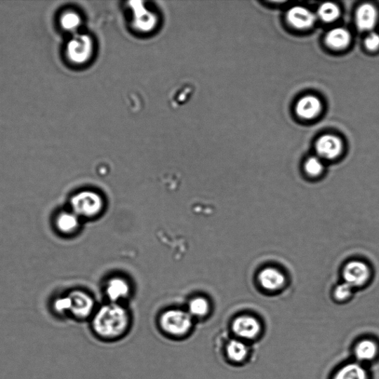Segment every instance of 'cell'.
Instances as JSON below:
<instances>
[{"instance_id":"obj_1","label":"cell","mask_w":379,"mask_h":379,"mask_svg":"<svg viewBox=\"0 0 379 379\" xmlns=\"http://www.w3.org/2000/svg\"><path fill=\"white\" fill-rule=\"evenodd\" d=\"M129 319L126 310L115 304L100 308L93 321V326L98 335L104 338H116L127 329Z\"/></svg>"},{"instance_id":"obj_2","label":"cell","mask_w":379,"mask_h":379,"mask_svg":"<svg viewBox=\"0 0 379 379\" xmlns=\"http://www.w3.org/2000/svg\"><path fill=\"white\" fill-rule=\"evenodd\" d=\"M93 49V42L89 36L75 34L66 44L65 58L74 65H82L91 59Z\"/></svg>"},{"instance_id":"obj_3","label":"cell","mask_w":379,"mask_h":379,"mask_svg":"<svg viewBox=\"0 0 379 379\" xmlns=\"http://www.w3.org/2000/svg\"><path fill=\"white\" fill-rule=\"evenodd\" d=\"M72 211L79 218H92L103 208V200L100 194L91 191L80 192L71 199Z\"/></svg>"},{"instance_id":"obj_4","label":"cell","mask_w":379,"mask_h":379,"mask_svg":"<svg viewBox=\"0 0 379 379\" xmlns=\"http://www.w3.org/2000/svg\"><path fill=\"white\" fill-rule=\"evenodd\" d=\"M192 317L180 310H170L162 314L161 327L173 335L186 334L192 327Z\"/></svg>"},{"instance_id":"obj_5","label":"cell","mask_w":379,"mask_h":379,"mask_svg":"<svg viewBox=\"0 0 379 379\" xmlns=\"http://www.w3.org/2000/svg\"><path fill=\"white\" fill-rule=\"evenodd\" d=\"M371 276V268L361 261L348 262L343 270L345 282L353 288L365 286L370 280Z\"/></svg>"},{"instance_id":"obj_6","label":"cell","mask_w":379,"mask_h":379,"mask_svg":"<svg viewBox=\"0 0 379 379\" xmlns=\"http://www.w3.org/2000/svg\"><path fill=\"white\" fill-rule=\"evenodd\" d=\"M67 297L69 300V311L74 316L84 319L91 314L94 302L88 293L75 290L67 295Z\"/></svg>"},{"instance_id":"obj_7","label":"cell","mask_w":379,"mask_h":379,"mask_svg":"<svg viewBox=\"0 0 379 379\" xmlns=\"http://www.w3.org/2000/svg\"><path fill=\"white\" fill-rule=\"evenodd\" d=\"M232 329L237 335L244 340H254L260 334L262 326L255 317L244 315L234 320Z\"/></svg>"},{"instance_id":"obj_8","label":"cell","mask_w":379,"mask_h":379,"mask_svg":"<svg viewBox=\"0 0 379 379\" xmlns=\"http://www.w3.org/2000/svg\"><path fill=\"white\" fill-rule=\"evenodd\" d=\"M261 287L268 291H277L286 284V277L279 270L274 267H266L258 276Z\"/></svg>"},{"instance_id":"obj_9","label":"cell","mask_w":379,"mask_h":379,"mask_svg":"<svg viewBox=\"0 0 379 379\" xmlns=\"http://www.w3.org/2000/svg\"><path fill=\"white\" fill-rule=\"evenodd\" d=\"M342 150V141L333 135H324L317 143V151L324 159H335L340 155Z\"/></svg>"},{"instance_id":"obj_10","label":"cell","mask_w":379,"mask_h":379,"mask_svg":"<svg viewBox=\"0 0 379 379\" xmlns=\"http://www.w3.org/2000/svg\"><path fill=\"white\" fill-rule=\"evenodd\" d=\"M288 20L295 28L306 29L314 24L316 18L308 9L302 6H295L288 11Z\"/></svg>"},{"instance_id":"obj_11","label":"cell","mask_w":379,"mask_h":379,"mask_svg":"<svg viewBox=\"0 0 379 379\" xmlns=\"http://www.w3.org/2000/svg\"><path fill=\"white\" fill-rule=\"evenodd\" d=\"M131 5L133 11L135 25L141 31H151L156 23L154 15L147 11L141 2H132Z\"/></svg>"},{"instance_id":"obj_12","label":"cell","mask_w":379,"mask_h":379,"mask_svg":"<svg viewBox=\"0 0 379 379\" xmlns=\"http://www.w3.org/2000/svg\"><path fill=\"white\" fill-rule=\"evenodd\" d=\"M321 110L320 100L314 96H307L298 102L295 112L301 118L310 119L316 117Z\"/></svg>"},{"instance_id":"obj_13","label":"cell","mask_w":379,"mask_h":379,"mask_svg":"<svg viewBox=\"0 0 379 379\" xmlns=\"http://www.w3.org/2000/svg\"><path fill=\"white\" fill-rule=\"evenodd\" d=\"M357 25L361 31L373 29L377 20V11L375 7L366 4L361 5L357 12Z\"/></svg>"},{"instance_id":"obj_14","label":"cell","mask_w":379,"mask_h":379,"mask_svg":"<svg viewBox=\"0 0 379 379\" xmlns=\"http://www.w3.org/2000/svg\"><path fill=\"white\" fill-rule=\"evenodd\" d=\"M79 218L72 211H62L55 219V226L58 232L63 234H72L77 231Z\"/></svg>"},{"instance_id":"obj_15","label":"cell","mask_w":379,"mask_h":379,"mask_svg":"<svg viewBox=\"0 0 379 379\" xmlns=\"http://www.w3.org/2000/svg\"><path fill=\"white\" fill-rule=\"evenodd\" d=\"M130 286L126 280L123 278L116 277L108 281L106 293L112 302H117L128 295Z\"/></svg>"},{"instance_id":"obj_16","label":"cell","mask_w":379,"mask_h":379,"mask_svg":"<svg viewBox=\"0 0 379 379\" xmlns=\"http://www.w3.org/2000/svg\"><path fill=\"white\" fill-rule=\"evenodd\" d=\"M366 370L357 363L345 365L338 371L333 379H368Z\"/></svg>"},{"instance_id":"obj_17","label":"cell","mask_w":379,"mask_h":379,"mask_svg":"<svg viewBox=\"0 0 379 379\" xmlns=\"http://www.w3.org/2000/svg\"><path fill=\"white\" fill-rule=\"evenodd\" d=\"M350 42L349 32L342 28L331 30L326 36V44L334 49H343L347 47Z\"/></svg>"},{"instance_id":"obj_18","label":"cell","mask_w":379,"mask_h":379,"mask_svg":"<svg viewBox=\"0 0 379 379\" xmlns=\"http://www.w3.org/2000/svg\"><path fill=\"white\" fill-rule=\"evenodd\" d=\"M377 354V345L370 340H361L355 347L356 357L361 361H371L376 357Z\"/></svg>"},{"instance_id":"obj_19","label":"cell","mask_w":379,"mask_h":379,"mask_svg":"<svg viewBox=\"0 0 379 379\" xmlns=\"http://www.w3.org/2000/svg\"><path fill=\"white\" fill-rule=\"evenodd\" d=\"M227 355L230 360L234 362L239 363L245 360L248 354L247 345L239 340H232L226 348Z\"/></svg>"},{"instance_id":"obj_20","label":"cell","mask_w":379,"mask_h":379,"mask_svg":"<svg viewBox=\"0 0 379 379\" xmlns=\"http://www.w3.org/2000/svg\"><path fill=\"white\" fill-rule=\"evenodd\" d=\"M59 22L63 31L75 34L81 25V18L77 12L67 11L60 15Z\"/></svg>"},{"instance_id":"obj_21","label":"cell","mask_w":379,"mask_h":379,"mask_svg":"<svg viewBox=\"0 0 379 379\" xmlns=\"http://www.w3.org/2000/svg\"><path fill=\"white\" fill-rule=\"evenodd\" d=\"M188 309L189 314L192 317H203L208 314L210 305L205 298L197 297L190 302Z\"/></svg>"},{"instance_id":"obj_22","label":"cell","mask_w":379,"mask_h":379,"mask_svg":"<svg viewBox=\"0 0 379 379\" xmlns=\"http://www.w3.org/2000/svg\"><path fill=\"white\" fill-rule=\"evenodd\" d=\"M318 13L320 18L324 21L333 22L340 16V11L334 4L326 3L319 7Z\"/></svg>"},{"instance_id":"obj_23","label":"cell","mask_w":379,"mask_h":379,"mask_svg":"<svg viewBox=\"0 0 379 379\" xmlns=\"http://www.w3.org/2000/svg\"><path fill=\"white\" fill-rule=\"evenodd\" d=\"M305 170L309 177L317 178L323 173L324 165L319 158L310 157L305 161Z\"/></svg>"},{"instance_id":"obj_24","label":"cell","mask_w":379,"mask_h":379,"mask_svg":"<svg viewBox=\"0 0 379 379\" xmlns=\"http://www.w3.org/2000/svg\"><path fill=\"white\" fill-rule=\"evenodd\" d=\"M353 288L348 286L345 282L340 284V286H338L334 291L335 300L338 301L347 300L352 295V293H353Z\"/></svg>"},{"instance_id":"obj_25","label":"cell","mask_w":379,"mask_h":379,"mask_svg":"<svg viewBox=\"0 0 379 379\" xmlns=\"http://www.w3.org/2000/svg\"><path fill=\"white\" fill-rule=\"evenodd\" d=\"M54 309L60 314L65 313L66 311H69V297L67 295L56 300L55 302H54Z\"/></svg>"},{"instance_id":"obj_26","label":"cell","mask_w":379,"mask_h":379,"mask_svg":"<svg viewBox=\"0 0 379 379\" xmlns=\"http://www.w3.org/2000/svg\"><path fill=\"white\" fill-rule=\"evenodd\" d=\"M365 46L370 51H375L379 48V35L376 33L370 34L364 41Z\"/></svg>"}]
</instances>
